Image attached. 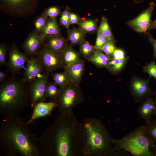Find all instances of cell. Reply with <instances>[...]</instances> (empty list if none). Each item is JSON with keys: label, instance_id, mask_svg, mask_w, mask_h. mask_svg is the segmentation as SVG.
Returning <instances> with one entry per match:
<instances>
[{"label": "cell", "instance_id": "obj_1", "mask_svg": "<svg viewBox=\"0 0 156 156\" xmlns=\"http://www.w3.org/2000/svg\"><path fill=\"white\" fill-rule=\"evenodd\" d=\"M82 133L73 112L60 114L38 138L42 156H82Z\"/></svg>", "mask_w": 156, "mask_h": 156}, {"label": "cell", "instance_id": "obj_2", "mask_svg": "<svg viewBox=\"0 0 156 156\" xmlns=\"http://www.w3.org/2000/svg\"><path fill=\"white\" fill-rule=\"evenodd\" d=\"M19 114L4 117L0 125V148L7 156H41L38 138Z\"/></svg>", "mask_w": 156, "mask_h": 156}, {"label": "cell", "instance_id": "obj_3", "mask_svg": "<svg viewBox=\"0 0 156 156\" xmlns=\"http://www.w3.org/2000/svg\"><path fill=\"white\" fill-rule=\"evenodd\" d=\"M82 125V156L118 155L113 144V138L99 119L84 118Z\"/></svg>", "mask_w": 156, "mask_h": 156}, {"label": "cell", "instance_id": "obj_4", "mask_svg": "<svg viewBox=\"0 0 156 156\" xmlns=\"http://www.w3.org/2000/svg\"><path fill=\"white\" fill-rule=\"evenodd\" d=\"M27 83L14 76L0 86V113L4 117L18 114L30 104Z\"/></svg>", "mask_w": 156, "mask_h": 156}, {"label": "cell", "instance_id": "obj_5", "mask_svg": "<svg viewBox=\"0 0 156 156\" xmlns=\"http://www.w3.org/2000/svg\"><path fill=\"white\" fill-rule=\"evenodd\" d=\"M112 142L116 152L122 150L133 156H155L151 141L146 134V125L140 126L121 139L113 138Z\"/></svg>", "mask_w": 156, "mask_h": 156}, {"label": "cell", "instance_id": "obj_6", "mask_svg": "<svg viewBox=\"0 0 156 156\" xmlns=\"http://www.w3.org/2000/svg\"><path fill=\"white\" fill-rule=\"evenodd\" d=\"M55 102L60 114L71 113L74 107L84 101V95L79 86L70 82L62 88Z\"/></svg>", "mask_w": 156, "mask_h": 156}, {"label": "cell", "instance_id": "obj_7", "mask_svg": "<svg viewBox=\"0 0 156 156\" xmlns=\"http://www.w3.org/2000/svg\"><path fill=\"white\" fill-rule=\"evenodd\" d=\"M40 0H0V9L15 16H27L34 12Z\"/></svg>", "mask_w": 156, "mask_h": 156}, {"label": "cell", "instance_id": "obj_8", "mask_svg": "<svg viewBox=\"0 0 156 156\" xmlns=\"http://www.w3.org/2000/svg\"><path fill=\"white\" fill-rule=\"evenodd\" d=\"M49 73L45 71L27 83V90L31 107H33L39 102L45 101L47 98L46 88Z\"/></svg>", "mask_w": 156, "mask_h": 156}, {"label": "cell", "instance_id": "obj_9", "mask_svg": "<svg viewBox=\"0 0 156 156\" xmlns=\"http://www.w3.org/2000/svg\"><path fill=\"white\" fill-rule=\"evenodd\" d=\"M36 55V57L43 65L46 72L49 73L63 68L60 55L51 50L45 44L39 50Z\"/></svg>", "mask_w": 156, "mask_h": 156}, {"label": "cell", "instance_id": "obj_10", "mask_svg": "<svg viewBox=\"0 0 156 156\" xmlns=\"http://www.w3.org/2000/svg\"><path fill=\"white\" fill-rule=\"evenodd\" d=\"M155 4L154 2H151L146 9L136 17L129 21L127 25L136 32H146L150 27L151 22V18Z\"/></svg>", "mask_w": 156, "mask_h": 156}, {"label": "cell", "instance_id": "obj_11", "mask_svg": "<svg viewBox=\"0 0 156 156\" xmlns=\"http://www.w3.org/2000/svg\"><path fill=\"white\" fill-rule=\"evenodd\" d=\"M28 58L19 51L15 44H14L9 51L8 61L6 64L7 70L14 76L19 72Z\"/></svg>", "mask_w": 156, "mask_h": 156}, {"label": "cell", "instance_id": "obj_12", "mask_svg": "<svg viewBox=\"0 0 156 156\" xmlns=\"http://www.w3.org/2000/svg\"><path fill=\"white\" fill-rule=\"evenodd\" d=\"M26 62L27 68L23 73L22 79L27 83L45 71L43 65L36 57H31L28 58Z\"/></svg>", "mask_w": 156, "mask_h": 156}, {"label": "cell", "instance_id": "obj_13", "mask_svg": "<svg viewBox=\"0 0 156 156\" xmlns=\"http://www.w3.org/2000/svg\"><path fill=\"white\" fill-rule=\"evenodd\" d=\"M44 41L40 35L34 30L29 34L22 47L29 55L33 57L36 55Z\"/></svg>", "mask_w": 156, "mask_h": 156}, {"label": "cell", "instance_id": "obj_14", "mask_svg": "<svg viewBox=\"0 0 156 156\" xmlns=\"http://www.w3.org/2000/svg\"><path fill=\"white\" fill-rule=\"evenodd\" d=\"M64 69L68 75L70 81L79 86L84 72V61L80 59Z\"/></svg>", "mask_w": 156, "mask_h": 156}, {"label": "cell", "instance_id": "obj_15", "mask_svg": "<svg viewBox=\"0 0 156 156\" xmlns=\"http://www.w3.org/2000/svg\"><path fill=\"white\" fill-rule=\"evenodd\" d=\"M55 107V103L51 101H41L37 103L33 107L31 116L27 122V124L28 125L37 119L51 115L53 109Z\"/></svg>", "mask_w": 156, "mask_h": 156}, {"label": "cell", "instance_id": "obj_16", "mask_svg": "<svg viewBox=\"0 0 156 156\" xmlns=\"http://www.w3.org/2000/svg\"><path fill=\"white\" fill-rule=\"evenodd\" d=\"M44 44L54 53L60 55L68 44L66 39L60 34L49 36L46 38Z\"/></svg>", "mask_w": 156, "mask_h": 156}, {"label": "cell", "instance_id": "obj_17", "mask_svg": "<svg viewBox=\"0 0 156 156\" xmlns=\"http://www.w3.org/2000/svg\"><path fill=\"white\" fill-rule=\"evenodd\" d=\"M139 115L145 120L146 124L150 122L155 116L156 108L154 99H146L138 109Z\"/></svg>", "mask_w": 156, "mask_h": 156}, {"label": "cell", "instance_id": "obj_18", "mask_svg": "<svg viewBox=\"0 0 156 156\" xmlns=\"http://www.w3.org/2000/svg\"><path fill=\"white\" fill-rule=\"evenodd\" d=\"M131 86L133 95L138 99L153 94L147 81L135 79L132 82Z\"/></svg>", "mask_w": 156, "mask_h": 156}, {"label": "cell", "instance_id": "obj_19", "mask_svg": "<svg viewBox=\"0 0 156 156\" xmlns=\"http://www.w3.org/2000/svg\"><path fill=\"white\" fill-rule=\"evenodd\" d=\"M60 55L64 69L81 59L79 53L75 51L71 45L68 44Z\"/></svg>", "mask_w": 156, "mask_h": 156}, {"label": "cell", "instance_id": "obj_20", "mask_svg": "<svg viewBox=\"0 0 156 156\" xmlns=\"http://www.w3.org/2000/svg\"><path fill=\"white\" fill-rule=\"evenodd\" d=\"M60 34V31L58 25L57 18L48 17L41 33L40 34L44 40L49 36Z\"/></svg>", "mask_w": 156, "mask_h": 156}, {"label": "cell", "instance_id": "obj_21", "mask_svg": "<svg viewBox=\"0 0 156 156\" xmlns=\"http://www.w3.org/2000/svg\"><path fill=\"white\" fill-rule=\"evenodd\" d=\"M112 58L102 51L95 49L91 56L87 60L98 68H107Z\"/></svg>", "mask_w": 156, "mask_h": 156}, {"label": "cell", "instance_id": "obj_22", "mask_svg": "<svg viewBox=\"0 0 156 156\" xmlns=\"http://www.w3.org/2000/svg\"><path fill=\"white\" fill-rule=\"evenodd\" d=\"M86 33L79 28L73 27L68 31V38L70 45L79 44L85 40Z\"/></svg>", "mask_w": 156, "mask_h": 156}, {"label": "cell", "instance_id": "obj_23", "mask_svg": "<svg viewBox=\"0 0 156 156\" xmlns=\"http://www.w3.org/2000/svg\"><path fill=\"white\" fill-rule=\"evenodd\" d=\"M98 20L96 18L94 19L90 18L82 19L81 21L77 25L79 28L86 34L92 33L96 31H98Z\"/></svg>", "mask_w": 156, "mask_h": 156}, {"label": "cell", "instance_id": "obj_24", "mask_svg": "<svg viewBox=\"0 0 156 156\" xmlns=\"http://www.w3.org/2000/svg\"><path fill=\"white\" fill-rule=\"evenodd\" d=\"M146 135L150 139L156 156V118H153L146 124Z\"/></svg>", "mask_w": 156, "mask_h": 156}, {"label": "cell", "instance_id": "obj_25", "mask_svg": "<svg viewBox=\"0 0 156 156\" xmlns=\"http://www.w3.org/2000/svg\"><path fill=\"white\" fill-rule=\"evenodd\" d=\"M98 30L101 32L107 42L114 43L115 40L110 28L107 19L103 16L101 19Z\"/></svg>", "mask_w": 156, "mask_h": 156}, {"label": "cell", "instance_id": "obj_26", "mask_svg": "<svg viewBox=\"0 0 156 156\" xmlns=\"http://www.w3.org/2000/svg\"><path fill=\"white\" fill-rule=\"evenodd\" d=\"M54 82H48L46 88V95L49 98L50 101L55 103L60 92V88Z\"/></svg>", "mask_w": 156, "mask_h": 156}, {"label": "cell", "instance_id": "obj_27", "mask_svg": "<svg viewBox=\"0 0 156 156\" xmlns=\"http://www.w3.org/2000/svg\"><path fill=\"white\" fill-rule=\"evenodd\" d=\"M51 76L54 80V82L60 88H62L70 82L66 72L55 73H52Z\"/></svg>", "mask_w": 156, "mask_h": 156}, {"label": "cell", "instance_id": "obj_28", "mask_svg": "<svg viewBox=\"0 0 156 156\" xmlns=\"http://www.w3.org/2000/svg\"><path fill=\"white\" fill-rule=\"evenodd\" d=\"M79 53L84 58L88 59L95 50L94 46L91 45L86 40L79 44Z\"/></svg>", "mask_w": 156, "mask_h": 156}, {"label": "cell", "instance_id": "obj_29", "mask_svg": "<svg viewBox=\"0 0 156 156\" xmlns=\"http://www.w3.org/2000/svg\"><path fill=\"white\" fill-rule=\"evenodd\" d=\"M126 61V58L123 59L113 57L109 62L107 68L111 72L115 73L119 72L124 66Z\"/></svg>", "mask_w": 156, "mask_h": 156}, {"label": "cell", "instance_id": "obj_30", "mask_svg": "<svg viewBox=\"0 0 156 156\" xmlns=\"http://www.w3.org/2000/svg\"><path fill=\"white\" fill-rule=\"evenodd\" d=\"M47 16L43 12L36 19L34 22V31L39 34H40L45 25Z\"/></svg>", "mask_w": 156, "mask_h": 156}, {"label": "cell", "instance_id": "obj_31", "mask_svg": "<svg viewBox=\"0 0 156 156\" xmlns=\"http://www.w3.org/2000/svg\"><path fill=\"white\" fill-rule=\"evenodd\" d=\"M69 10V7L66 6L63 11L61 13L59 19L60 25L64 27L67 29V31L70 29V24L68 16Z\"/></svg>", "mask_w": 156, "mask_h": 156}, {"label": "cell", "instance_id": "obj_32", "mask_svg": "<svg viewBox=\"0 0 156 156\" xmlns=\"http://www.w3.org/2000/svg\"><path fill=\"white\" fill-rule=\"evenodd\" d=\"M47 17L57 18L61 14L60 7L57 6L49 7L44 10L43 12Z\"/></svg>", "mask_w": 156, "mask_h": 156}, {"label": "cell", "instance_id": "obj_33", "mask_svg": "<svg viewBox=\"0 0 156 156\" xmlns=\"http://www.w3.org/2000/svg\"><path fill=\"white\" fill-rule=\"evenodd\" d=\"M116 49L114 42H107L101 48L96 50H99L104 53L107 55L111 57Z\"/></svg>", "mask_w": 156, "mask_h": 156}, {"label": "cell", "instance_id": "obj_34", "mask_svg": "<svg viewBox=\"0 0 156 156\" xmlns=\"http://www.w3.org/2000/svg\"><path fill=\"white\" fill-rule=\"evenodd\" d=\"M144 70L150 76L156 79V64L154 62L148 64L144 67Z\"/></svg>", "mask_w": 156, "mask_h": 156}, {"label": "cell", "instance_id": "obj_35", "mask_svg": "<svg viewBox=\"0 0 156 156\" xmlns=\"http://www.w3.org/2000/svg\"><path fill=\"white\" fill-rule=\"evenodd\" d=\"M107 42L101 32L98 30L96 40L94 46L95 49H99L101 48Z\"/></svg>", "mask_w": 156, "mask_h": 156}, {"label": "cell", "instance_id": "obj_36", "mask_svg": "<svg viewBox=\"0 0 156 156\" xmlns=\"http://www.w3.org/2000/svg\"><path fill=\"white\" fill-rule=\"evenodd\" d=\"M7 51L6 45L4 43L0 44V64L2 66L6 64V57Z\"/></svg>", "mask_w": 156, "mask_h": 156}, {"label": "cell", "instance_id": "obj_37", "mask_svg": "<svg viewBox=\"0 0 156 156\" xmlns=\"http://www.w3.org/2000/svg\"><path fill=\"white\" fill-rule=\"evenodd\" d=\"M68 16L70 25H77L82 20L78 15L70 11L69 12Z\"/></svg>", "mask_w": 156, "mask_h": 156}, {"label": "cell", "instance_id": "obj_38", "mask_svg": "<svg viewBox=\"0 0 156 156\" xmlns=\"http://www.w3.org/2000/svg\"><path fill=\"white\" fill-rule=\"evenodd\" d=\"M112 56L119 59L126 58L124 51L122 49L117 48L114 51Z\"/></svg>", "mask_w": 156, "mask_h": 156}, {"label": "cell", "instance_id": "obj_39", "mask_svg": "<svg viewBox=\"0 0 156 156\" xmlns=\"http://www.w3.org/2000/svg\"><path fill=\"white\" fill-rule=\"evenodd\" d=\"M148 39L152 45L154 52V55L156 57V40L149 33H146Z\"/></svg>", "mask_w": 156, "mask_h": 156}, {"label": "cell", "instance_id": "obj_40", "mask_svg": "<svg viewBox=\"0 0 156 156\" xmlns=\"http://www.w3.org/2000/svg\"><path fill=\"white\" fill-rule=\"evenodd\" d=\"M8 75L6 73L3 71H0V81H3L6 79Z\"/></svg>", "mask_w": 156, "mask_h": 156}, {"label": "cell", "instance_id": "obj_41", "mask_svg": "<svg viewBox=\"0 0 156 156\" xmlns=\"http://www.w3.org/2000/svg\"><path fill=\"white\" fill-rule=\"evenodd\" d=\"M156 29V19L151 22L149 29Z\"/></svg>", "mask_w": 156, "mask_h": 156}, {"label": "cell", "instance_id": "obj_42", "mask_svg": "<svg viewBox=\"0 0 156 156\" xmlns=\"http://www.w3.org/2000/svg\"><path fill=\"white\" fill-rule=\"evenodd\" d=\"M155 103V108H156V113H155V118H156V91L155 93V98L154 99Z\"/></svg>", "mask_w": 156, "mask_h": 156}]
</instances>
